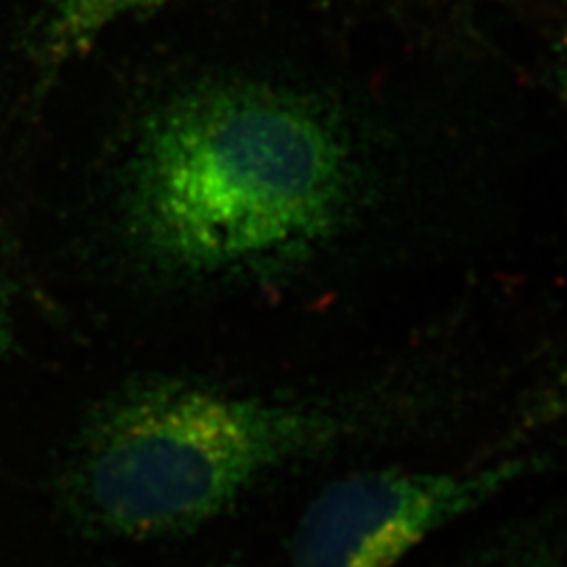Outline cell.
Here are the masks:
<instances>
[{
    "label": "cell",
    "instance_id": "7",
    "mask_svg": "<svg viewBox=\"0 0 567 567\" xmlns=\"http://www.w3.org/2000/svg\"><path fill=\"white\" fill-rule=\"evenodd\" d=\"M13 344V318H11V303L0 284V364L7 360Z\"/></svg>",
    "mask_w": 567,
    "mask_h": 567
},
{
    "label": "cell",
    "instance_id": "6",
    "mask_svg": "<svg viewBox=\"0 0 567 567\" xmlns=\"http://www.w3.org/2000/svg\"><path fill=\"white\" fill-rule=\"evenodd\" d=\"M540 408L550 419L567 423V370L553 385L548 386L547 395L543 398Z\"/></svg>",
    "mask_w": 567,
    "mask_h": 567
},
{
    "label": "cell",
    "instance_id": "1",
    "mask_svg": "<svg viewBox=\"0 0 567 567\" xmlns=\"http://www.w3.org/2000/svg\"><path fill=\"white\" fill-rule=\"evenodd\" d=\"M362 126L318 91L194 82L143 118L118 171L116 219L154 278H265L341 236L368 192Z\"/></svg>",
    "mask_w": 567,
    "mask_h": 567
},
{
    "label": "cell",
    "instance_id": "3",
    "mask_svg": "<svg viewBox=\"0 0 567 567\" xmlns=\"http://www.w3.org/2000/svg\"><path fill=\"white\" fill-rule=\"evenodd\" d=\"M534 468L507 458L477 471L374 468L344 475L305 508L292 567H395L452 522L484 507Z\"/></svg>",
    "mask_w": 567,
    "mask_h": 567
},
{
    "label": "cell",
    "instance_id": "5",
    "mask_svg": "<svg viewBox=\"0 0 567 567\" xmlns=\"http://www.w3.org/2000/svg\"><path fill=\"white\" fill-rule=\"evenodd\" d=\"M471 567H567L559 559H555L550 553L534 550V548H522L511 550L501 555H489L486 559L477 561Z\"/></svg>",
    "mask_w": 567,
    "mask_h": 567
},
{
    "label": "cell",
    "instance_id": "4",
    "mask_svg": "<svg viewBox=\"0 0 567 567\" xmlns=\"http://www.w3.org/2000/svg\"><path fill=\"white\" fill-rule=\"evenodd\" d=\"M179 0H44L41 49L53 65L81 55L118 21Z\"/></svg>",
    "mask_w": 567,
    "mask_h": 567
},
{
    "label": "cell",
    "instance_id": "2",
    "mask_svg": "<svg viewBox=\"0 0 567 567\" xmlns=\"http://www.w3.org/2000/svg\"><path fill=\"white\" fill-rule=\"evenodd\" d=\"M343 421L322 405L177 377L137 379L82 423L61 480L63 503L82 527L107 538L189 534L269 473L341 440Z\"/></svg>",
    "mask_w": 567,
    "mask_h": 567
},
{
    "label": "cell",
    "instance_id": "8",
    "mask_svg": "<svg viewBox=\"0 0 567 567\" xmlns=\"http://www.w3.org/2000/svg\"><path fill=\"white\" fill-rule=\"evenodd\" d=\"M561 86H564V102L567 107V39L566 49H564V63H561Z\"/></svg>",
    "mask_w": 567,
    "mask_h": 567
},
{
    "label": "cell",
    "instance_id": "9",
    "mask_svg": "<svg viewBox=\"0 0 567 567\" xmlns=\"http://www.w3.org/2000/svg\"><path fill=\"white\" fill-rule=\"evenodd\" d=\"M213 567H234V566H227V564H225V566H213Z\"/></svg>",
    "mask_w": 567,
    "mask_h": 567
}]
</instances>
